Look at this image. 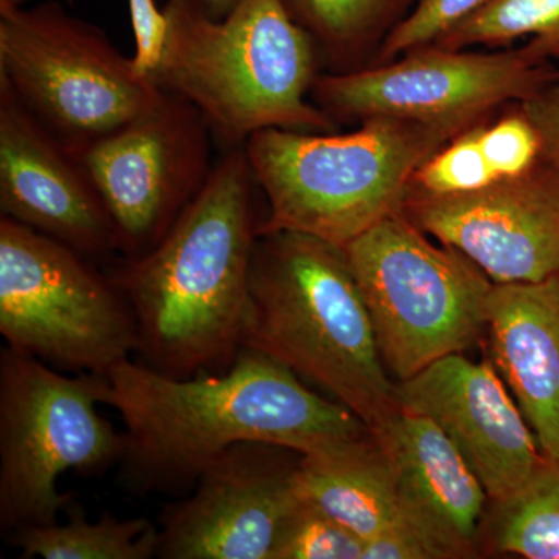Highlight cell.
<instances>
[{
	"label": "cell",
	"mask_w": 559,
	"mask_h": 559,
	"mask_svg": "<svg viewBox=\"0 0 559 559\" xmlns=\"http://www.w3.org/2000/svg\"><path fill=\"white\" fill-rule=\"evenodd\" d=\"M135 51L132 64L143 76L153 79L167 40L168 21L154 0H128Z\"/></svg>",
	"instance_id": "26"
},
{
	"label": "cell",
	"mask_w": 559,
	"mask_h": 559,
	"mask_svg": "<svg viewBox=\"0 0 559 559\" xmlns=\"http://www.w3.org/2000/svg\"><path fill=\"white\" fill-rule=\"evenodd\" d=\"M215 138L175 92L119 130L75 151L108 210L121 259H138L173 229L207 186Z\"/></svg>",
	"instance_id": "11"
},
{
	"label": "cell",
	"mask_w": 559,
	"mask_h": 559,
	"mask_svg": "<svg viewBox=\"0 0 559 559\" xmlns=\"http://www.w3.org/2000/svg\"><path fill=\"white\" fill-rule=\"evenodd\" d=\"M186 2L204 13L205 16L223 20L237 5L238 0H186Z\"/></svg>",
	"instance_id": "28"
},
{
	"label": "cell",
	"mask_w": 559,
	"mask_h": 559,
	"mask_svg": "<svg viewBox=\"0 0 559 559\" xmlns=\"http://www.w3.org/2000/svg\"><path fill=\"white\" fill-rule=\"evenodd\" d=\"M488 0H418L411 13L382 39L377 64L432 46L444 33L465 21Z\"/></svg>",
	"instance_id": "24"
},
{
	"label": "cell",
	"mask_w": 559,
	"mask_h": 559,
	"mask_svg": "<svg viewBox=\"0 0 559 559\" xmlns=\"http://www.w3.org/2000/svg\"><path fill=\"white\" fill-rule=\"evenodd\" d=\"M66 513V522L17 530L5 540L24 559L157 558L159 527L148 520H120L106 511L91 522L83 507L73 500Z\"/></svg>",
	"instance_id": "19"
},
{
	"label": "cell",
	"mask_w": 559,
	"mask_h": 559,
	"mask_svg": "<svg viewBox=\"0 0 559 559\" xmlns=\"http://www.w3.org/2000/svg\"><path fill=\"white\" fill-rule=\"evenodd\" d=\"M362 539L300 499L280 535L274 559H362Z\"/></svg>",
	"instance_id": "23"
},
{
	"label": "cell",
	"mask_w": 559,
	"mask_h": 559,
	"mask_svg": "<svg viewBox=\"0 0 559 559\" xmlns=\"http://www.w3.org/2000/svg\"><path fill=\"white\" fill-rule=\"evenodd\" d=\"M288 448L234 444L210 463L189 495L160 514L162 559H274L280 535L299 506ZM293 451V450H290Z\"/></svg>",
	"instance_id": "12"
},
{
	"label": "cell",
	"mask_w": 559,
	"mask_h": 559,
	"mask_svg": "<svg viewBox=\"0 0 559 559\" xmlns=\"http://www.w3.org/2000/svg\"><path fill=\"white\" fill-rule=\"evenodd\" d=\"M396 481L401 506L455 558L476 554L487 491L433 419L396 406L370 429Z\"/></svg>",
	"instance_id": "16"
},
{
	"label": "cell",
	"mask_w": 559,
	"mask_h": 559,
	"mask_svg": "<svg viewBox=\"0 0 559 559\" xmlns=\"http://www.w3.org/2000/svg\"><path fill=\"white\" fill-rule=\"evenodd\" d=\"M27 0H0V11L21 9Z\"/></svg>",
	"instance_id": "29"
},
{
	"label": "cell",
	"mask_w": 559,
	"mask_h": 559,
	"mask_svg": "<svg viewBox=\"0 0 559 559\" xmlns=\"http://www.w3.org/2000/svg\"><path fill=\"white\" fill-rule=\"evenodd\" d=\"M342 250L396 382L465 352L487 331L495 283L463 253L430 242L403 210Z\"/></svg>",
	"instance_id": "7"
},
{
	"label": "cell",
	"mask_w": 559,
	"mask_h": 559,
	"mask_svg": "<svg viewBox=\"0 0 559 559\" xmlns=\"http://www.w3.org/2000/svg\"><path fill=\"white\" fill-rule=\"evenodd\" d=\"M403 213L496 285L559 275V173L544 159L524 175L469 193L409 190Z\"/></svg>",
	"instance_id": "13"
},
{
	"label": "cell",
	"mask_w": 559,
	"mask_h": 559,
	"mask_svg": "<svg viewBox=\"0 0 559 559\" xmlns=\"http://www.w3.org/2000/svg\"><path fill=\"white\" fill-rule=\"evenodd\" d=\"M241 348L320 385L369 429L396 407V382L340 246L297 231H261Z\"/></svg>",
	"instance_id": "4"
},
{
	"label": "cell",
	"mask_w": 559,
	"mask_h": 559,
	"mask_svg": "<svg viewBox=\"0 0 559 559\" xmlns=\"http://www.w3.org/2000/svg\"><path fill=\"white\" fill-rule=\"evenodd\" d=\"M102 404L123 421L117 481L139 498H182L223 452L263 441L322 454L369 439L344 404L312 392L288 367L241 348L230 369L173 378L127 359L103 374Z\"/></svg>",
	"instance_id": "1"
},
{
	"label": "cell",
	"mask_w": 559,
	"mask_h": 559,
	"mask_svg": "<svg viewBox=\"0 0 559 559\" xmlns=\"http://www.w3.org/2000/svg\"><path fill=\"white\" fill-rule=\"evenodd\" d=\"M245 146L221 151L207 186L145 255L110 261L138 326L140 362L173 378L229 370L241 349L260 237Z\"/></svg>",
	"instance_id": "2"
},
{
	"label": "cell",
	"mask_w": 559,
	"mask_h": 559,
	"mask_svg": "<svg viewBox=\"0 0 559 559\" xmlns=\"http://www.w3.org/2000/svg\"><path fill=\"white\" fill-rule=\"evenodd\" d=\"M395 400L440 426L498 506L520 495L546 462L492 364L455 353L396 382Z\"/></svg>",
	"instance_id": "14"
},
{
	"label": "cell",
	"mask_w": 559,
	"mask_h": 559,
	"mask_svg": "<svg viewBox=\"0 0 559 559\" xmlns=\"http://www.w3.org/2000/svg\"><path fill=\"white\" fill-rule=\"evenodd\" d=\"M0 80L73 153L134 120L164 94L102 28L57 0L0 11Z\"/></svg>",
	"instance_id": "9"
},
{
	"label": "cell",
	"mask_w": 559,
	"mask_h": 559,
	"mask_svg": "<svg viewBox=\"0 0 559 559\" xmlns=\"http://www.w3.org/2000/svg\"><path fill=\"white\" fill-rule=\"evenodd\" d=\"M418 0H285L289 13L310 33L331 72L356 61L400 24Z\"/></svg>",
	"instance_id": "20"
},
{
	"label": "cell",
	"mask_w": 559,
	"mask_h": 559,
	"mask_svg": "<svg viewBox=\"0 0 559 559\" xmlns=\"http://www.w3.org/2000/svg\"><path fill=\"white\" fill-rule=\"evenodd\" d=\"M454 132L370 117L358 130H264L246 142L266 201L261 231H297L344 248L403 210L411 179Z\"/></svg>",
	"instance_id": "5"
},
{
	"label": "cell",
	"mask_w": 559,
	"mask_h": 559,
	"mask_svg": "<svg viewBox=\"0 0 559 559\" xmlns=\"http://www.w3.org/2000/svg\"><path fill=\"white\" fill-rule=\"evenodd\" d=\"M520 106L539 132L543 159L559 173V76L521 102Z\"/></svg>",
	"instance_id": "27"
},
{
	"label": "cell",
	"mask_w": 559,
	"mask_h": 559,
	"mask_svg": "<svg viewBox=\"0 0 559 559\" xmlns=\"http://www.w3.org/2000/svg\"><path fill=\"white\" fill-rule=\"evenodd\" d=\"M487 333L496 370L544 457L559 465V275L492 285Z\"/></svg>",
	"instance_id": "17"
},
{
	"label": "cell",
	"mask_w": 559,
	"mask_h": 559,
	"mask_svg": "<svg viewBox=\"0 0 559 559\" xmlns=\"http://www.w3.org/2000/svg\"><path fill=\"white\" fill-rule=\"evenodd\" d=\"M0 216L81 255L110 263L119 242L108 210L75 153L0 80Z\"/></svg>",
	"instance_id": "15"
},
{
	"label": "cell",
	"mask_w": 559,
	"mask_h": 559,
	"mask_svg": "<svg viewBox=\"0 0 559 559\" xmlns=\"http://www.w3.org/2000/svg\"><path fill=\"white\" fill-rule=\"evenodd\" d=\"M557 72L525 46L498 53L428 46L370 68L319 73L311 100L334 123L393 117L457 135L499 106L527 100Z\"/></svg>",
	"instance_id": "10"
},
{
	"label": "cell",
	"mask_w": 559,
	"mask_h": 559,
	"mask_svg": "<svg viewBox=\"0 0 559 559\" xmlns=\"http://www.w3.org/2000/svg\"><path fill=\"white\" fill-rule=\"evenodd\" d=\"M500 507L496 544L527 559H559V465L546 459L520 495Z\"/></svg>",
	"instance_id": "22"
},
{
	"label": "cell",
	"mask_w": 559,
	"mask_h": 559,
	"mask_svg": "<svg viewBox=\"0 0 559 559\" xmlns=\"http://www.w3.org/2000/svg\"><path fill=\"white\" fill-rule=\"evenodd\" d=\"M97 261L0 216V334L58 370L106 374L138 349L123 294Z\"/></svg>",
	"instance_id": "8"
},
{
	"label": "cell",
	"mask_w": 559,
	"mask_h": 559,
	"mask_svg": "<svg viewBox=\"0 0 559 559\" xmlns=\"http://www.w3.org/2000/svg\"><path fill=\"white\" fill-rule=\"evenodd\" d=\"M527 36L530 43L525 47L530 53L559 66V0H488L432 46L466 50L506 46Z\"/></svg>",
	"instance_id": "21"
},
{
	"label": "cell",
	"mask_w": 559,
	"mask_h": 559,
	"mask_svg": "<svg viewBox=\"0 0 559 559\" xmlns=\"http://www.w3.org/2000/svg\"><path fill=\"white\" fill-rule=\"evenodd\" d=\"M168 32L153 80L194 106L221 151L257 132H333L311 90L320 51L285 0H238L213 20L186 0L165 5Z\"/></svg>",
	"instance_id": "3"
},
{
	"label": "cell",
	"mask_w": 559,
	"mask_h": 559,
	"mask_svg": "<svg viewBox=\"0 0 559 559\" xmlns=\"http://www.w3.org/2000/svg\"><path fill=\"white\" fill-rule=\"evenodd\" d=\"M294 480L300 499L364 544L403 513L392 469L373 436L340 450L301 455Z\"/></svg>",
	"instance_id": "18"
},
{
	"label": "cell",
	"mask_w": 559,
	"mask_h": 559,
	"mask_svg": "<svg viewBox=\"0 0 559 559\" xmlns=\"http://www.w3.org/2000/svg\"><path fill=\"white\" fill-rule=\"evenodd\" d=\"M558 76H559V69H558Z\"/></svg>",
	"instance_id": "30"
},
{
	"label": "cell",
	"mask_w": 559,
	"mask_h": 559,
	"mask_svg": "<svg viewBox=\"0 0 559 559\" xmlns=\"http://www.w3.org/2000/svg\"><path fill=\"white\" fill-rule=\"evenodd\" d=\"M103 374L62 373L5 347L0 352V532L50 525L72 502L62 474L117 466L123 432L103 418Z\"/></svg>",
	"instance_id": "6"
},
{
	"label": "cell",
	"mask_w": 559,
	"mask_h": 559,
	"mask_svg": "<svg viewBox=\"0 0 559 559\" xmlns=\"http://www.w3.org/2000/svg\"><path fill=\"white\" fill-rule=\"evenodd\" d=\"M454 551L403 510L400 520L364 544L362 559H454Z\"/></svg>",
	"instance_id": "25"
}]
</instances>
